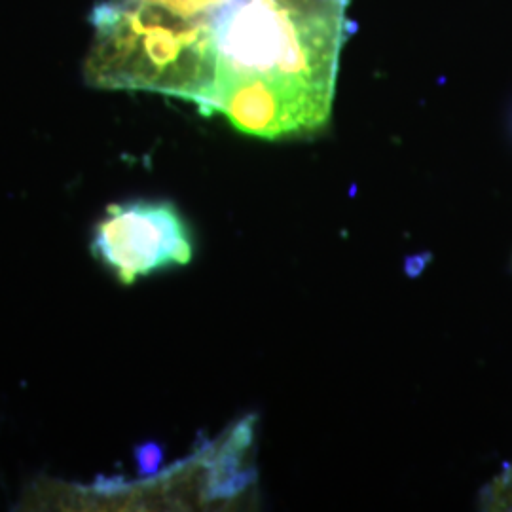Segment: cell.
Wrapping results in <instances>:
<instances>
[{
    "label": "cell",
    "instance_id": "obj_1",
    "mask_svg": "<svg viewBox=\"0 0 512 512\" xmlns=\"http://www.w3.org/2000/svg\"><path fill=\"white\" fill-rule=\"evenodd\" d=\"M179 18L217 57L213 99L245 95L304 116L334 103L351 0H116Z\"/></svg>",
    "mask_w": 512,
    "mask_h": 512
},
{
    "label": "cell",
    "instance_id": "obj_2",
    "mask_svg": "<svg viewBox=\"0 0 512 512\" xmlns=\"http://www.w3.org/2000/svg\"><path fill=\"white\" fill-rule=\"evenodd\" d=\"M92 255L120 283L133 285L165 268L186 266L194 256V243L173 203H114L95 226Z\"/></svg>",
    "mask_w": 512,
    "mask_h": 512
},
{
    "label": "cell",
    "instance_id": "obj_3",
    "mask_svg": "<svg viewBox=\"0 0 512 512\" xmlns=\"http://www.w3.org/2000/svg\"><path fill=\"white\" fill-rule=\"evenodd\" d=\"M478 503L484 511H512V461L480 492Z\"/></svg>",
    "mask_w": 512,
    "mask_h": 512
}]
</instances>
